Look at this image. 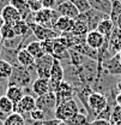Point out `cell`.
<instances>
[{"mask_svg": "<svg viewBox=\"0 0 121 125\" xmlns=\"http://www.w3.org/2000/svg\"><path fill=\"white\" fill-rule=\"evenodd\" d=\"M0 42H2V40H1V35H0Z\"/></svg>", "mask_w": 121, "mask_h": 125, "instance_id": "obj_56", "label": "cell"}, {"mask_svg": "<svg viewBox=\"0 0 121 125\" xmlns=\"http://www.w3.org/2000/svg\"><path fill=\"white\" fill-rule=\"evenodd\" d=\"M71 49L73 51H77L78 53L83 54L84 57H86L88 59H91V60H95L97 62V57H98V51H95L86 45V42H83V43H78L76 46H73Z\"/></svg>", "mask_w": 121, "mask_h": 125, "instance_id": "obj_18", "label": "cell"}, {"mask_svg": "<svg viewBox=\"0 0 121 125\" xmlns=\"http://www.w3.org/2000/svg\"><path fill=\"white\" fill-rule=\"evenodd\" d=\"M11 5L19 12L22 19H24V21L31 13V10H30V7H29V5H28V1L27 0H11Z\"/></svg>", "mask_w": 121, "mask_h": 125, "instance_id": "obj_23", "label": "cell"}, {"mask_svg": "<svg viewBox=\"0 0 121 125\" xmlns=\"http://www.w3.org/2000/svg\"><path fill=\"white\" fill-rule=\"evenodd\" d=\"M2 47L11 49H20L22 48V36H16L15 39L2 41Z\"/></svg>", "mask_w": 121, "mask_h": 125, "instance_id": "obj_37", "label": "cell"}, {"mask_svg": "<svg viewBox=\"0 0 121 125\" xmlns=\"http://www.w3.org/2000/svg\"><path fill=\"white\" fill-rule=\"evenodd\" d=\"M115 28H118V29H120V30H121V13H120V16L118 17V19H116V23H115Z\"/></svg>", "mask_w": 121, "mask_h": 125, "instance_id": "obj_48", "label": "cell"}, {"mask_svg": "<svg viewBox=\"0 0 121 125\" xmlns=\"http://www.w3.org/2000/svg\"><path fill=\"white\" fill-rule=\"evenodd\" d=\"M0 35H1V40H2V41L15 39L16 32H15V29H13V25H12V24L5 23L4 27L0 29Z\"/></svg>", "mask_w": 121, "mask_h": 125, "instance_id": "obj_34", "label": "cell"}, {"mask_svg": "<svg viewBox=\"0 0 121 125\" xmlns=\"http://www.w3.org/2000/svg\"><path fill=\"white\" fill-rule=\"evenodd\" d=\"M79 111V107L77 105L76 100L72 99V100H68L66 102H62L59 106H56L55 108V119H58L59 122H66L67 119H70L72 115L77 114Z\"/></svg>", "mask_w": 121, "mask_h": 125, "instance_id": "obj_4", "label": "cell"}, {"mask_svg": "<svg viewBox=\"0 0 121 125\" xmlns=\"http://www.w3.org/2000/svg\"><path fill=\"white\" fill-rule=\"evenodd\" d=\"M29 118L31 120H35V122H41V120H52L49 118V115L46 113L43 109L40 108H35L32 109L30 113H29Z\"/></svg>", "mask_w": 121, "mask_h": 125, "instance_id": "obj_35", "label": "cell"}, {"mask_svg": "<svg viewBox=\"0 0 121 125\" xmlns=\"http://www.w3.org/2000/svg\"><path fill=\"white\" fill-rule=\"evenodd\" d=\"M31 92L32 94L38 97V96H42L45 94L49 93L50 89H49V79H45V78H36L32 84H31Z\"/></svg>", "mask_w": 121, "mask_h": 125, "instance_id": "obj_14", "label": "cell"}, {"mask_svg": "<svg viewBox=\"0 0 121 125\" xmlns=\"http://www.w3.org/2000/svg\"><path fill=\"white\" fill-rule=\"evenodd\" d=\"M59 15L60 16H64V17H68V18H72V19H77V17L79 16V12L78 10L76 9V6L70 1H64L61 2L59 5H56V9H55Z\"/></svg>", "mask_w": 121, "mask_h": 125, "instance_id": "obj_13", "label": "cell"}, {"mask_svg": "<svg viewBox=\"0 0 121 125\" xmlns=\"http://www.w3.org/2000/svg\"><path fill=\"white\" fill-rule=\"evenodd\" d=\"M53 62H54V58L52 55H48V54H45L42 58L35 60V67H36V76H37V78L49 79Z\"/></svg>", "mask_w": 121, "mask_h": 125, "instance_id": "obj_7", "label": "cell"}, {"mask_svg": "<svg viewBox=\"0 0 121 125\" xmlns=\"http://www.w3.org/2000/svg\"><path fill=\"white\" fill-rule=\"evenodd\" d=\"M70 1L76 6V9L78 10L79 13H85L89 10H91V6L88 0H70Z\"/></svg>", "mask_w": 121, "mask_h": 125, "instance_id": "obj_38", "label": "cell"}, {"mask_svg": "<svg viewBox=\"0 0 121 125\" xmlns=\"http://www.w3.org/2000/svg\"><path fill=\"white\" fill-rule=\"evenodd\" d=\"M29 28L32 30V34L35 36L36 40L38 41H45V40H55L60 36V32H58L54 29H49V28H45L40 24L36 23H30L28 24Z\"/></svg>", "mask_w": 121, "mask_h": 125, "instance_id": "obj_8", "label": "cell"}, {"mask_svg": "<svg viewBox=\"0 0 121 125\" xmlns=\"http://www.w3.org/2000/svg\"><path fill=\"white\" fill-rule=\"evenodd\" d=\"M35 108H36V96L30 95V94H25L23 96V99L19 101V104L15 105L13 112L22 114L25 118L27 115H29V113L31 111Z\"/></svg>", "mask_w": 121, "mask_h": 125, "instance_id": "obj_10", "label": "cell"}, {"mask_svg": "<svg viewBox=\"0 0 121 125\" xmlns=\"http://www.w3.org/2000/svg\"><path fill=\"white\" fill-rule=\"evenodd\" d=\"M112 125H121V122H116V123H110Z\"/></svg>", "mask_w": 121, "mask_h": 125, "instance_id": "obj_51", "label": "cell"}, {"mask_svg": "<svg viewBox=\"0 0 121 125\" xmlns=\"http://www.w3.org/2000/svg\"><path fill=\"white\" fill-rule=\"evenodd\" d=\"M32 82L34 79H32V75L29 71V69L22 65H17V66H13L12 75L7 79V85H17V87L25 89V88L31 87Z\"/></svg>", "mask_w": 121, "mask_h": 125, "instance_id": "obj_1", "label": "cell"}, {"mask_svg": "<svg viewBox=\"0 0 121 125\" xmlns=\"http://www.w3.org/2000/svg\"><path fill=\"white\" fill-rule=\"evenodd\" d=\"M115 104L121 106V93H116L115 95Z\"/></svg>", "mask_w": 121, "mask_h": 125, "instance_id": "obj_46", "label": "cell"}, {"mask_svg": "<svg viewBox=\"0 0 121 125\" xmlns=\"http://www.w3.org/2000/svg\"><path fill=\"white\" fill-rule=\"evenodd\" d=\"M58 104H56V96L55 93L49 92V93L45 94L42 96L36 97V108L43 109L46 113L49 115L50 119H55V108H56Z\"/></svg>", "mask_w": 121, "mask_h": 125, "instance_id": "obj_2", "label": "cell"}, {"mask_svg": "<svg viewBox=\"0 0 121 125\" xmlns=\"http://www.w3.org/2000/svg\"><path fill=\"white\" fill-rule=\"evenodd\" d=\"M55 40L59 41L61 45H64L67 49H71L76 45V36L72 32H61L60 36L58 39H55Z\"/></svg>", "mask_w": 121, "mask_h": 125, "instance_id": "obj_27", "label": "cell"}, {"mask_svg": "<svg viewBox=\"0 0 121 125\" xmlns=\"http://www.w3.org/2000/svg\"><path fill=\"white\" fill-rule=\"evenodd\" d=\"M55 96H56V104H58V106H59L60 104H62V102H66V101H68V100L74 99L76 90H74L72 83H71L70 81L64 79V81L61 82L59 89L55 92Z\"/></svg>", "mask_w": 121, "mask_h": 125, "instance_id": "obj_9", "label": "cell"}, {"mask_svg": "<svg viewBox=\"0 0 121 125\" xmlns=\"http://www.w3.org/2000/svg\"><path fill=\"white\" fill-rule=\"evenodd\" d=\"M110 123H116V122H121V106L115 105L112 111V115H110Z\"/></svg>", "mask_w": 121, "mask_h": 125, "instance_id": "obj_41", "label": "cell"}, {"mask_svg": "<svg viewBox=\"0 0 121 125\" xmlns=\"http://www.w3.org/2000/svg\"><path fill=\"white\" fill-rule=\"evenodd\" d=\"M89 27L85 22L83 21H78L76 19L74 22V25H73V29H72V34L76 35V36H86V34L89 32Z\"/></svg>", "mask_w": 121, "mask_h": 125, "instance_id": "obj_29", "label": "cell"}, {"mask_svg": "<svg viewBox=\"0 0 121 125\" xmlns=\"http://www.w3.org/2000/svg\"><path fill=\"white\" fill-rule=\"evenodd\" d=\"M58 119H52V120H41V122H35L31 120L28 117H25V125H56L58 124Z\"/></svg>", "mask_w": 121, "mask_h": 125, "instance_id": "obj_39", "label": "cell"}, {"mask_svg": "<svg viewBox=\"0 0 121 125\" xmlns=\"http://www.w3.org/2000/svg\"><path fill=\"white\" fill-rule=\"evenodd\" d=\"M74 22L76 19H72V18H68V17H64L60 16L59 19L56 21L55 23V27H54V30H56L58 32H71L73 29V25H74Z\"/></svg>", "mask_w": 121, "mask_h": 125, "instance_id": "obj_17", "label": "cell"}, {"mask_svg": "<svg viewBox=\"0 0 121 125\" xmlns=\"http://www.w3.org/2000/svg\"><path fill=\"white\" fill-rule=\"evenodd\" d=\"M28 1V5L30 7L31 12H38L40 10H42V1L41 0H27Z\"/></svg>", "mask_w": 121, "mask_h": 125, "instance_id": "obj_42", "label": "cell"}, {"mask_svg": "<svg viewBox=\"0 0 121 125\" xmlns=\"http://www.w3.org/2000/svg\"><path fill=\"white\" fill-rule=\"evenodd\" d=\"M109 1H110V2H113V1H115V0H109Z\"/></svg>", "mask_w": 121, "mask_h": 125, "instance_id": "obj_57", "label": "cell"}, {"mask_svg": "<svg viewBox=\"0 0 121 125\" xmlns=\"http://www.w3.org/2000/svg\"><path fill=\"white\" fill-rule=\"evenodd\" d=\"M41 1H42L43 9H49V10L56 9V0H41Z\"/></svg>", "mask_w": 121, "mask_h": 125, "instance_id": "obj_43", "label": "cell"}, {"mask_svg": "<svg viewBox=\"0 0 121 125\" xmlns=\"http://www.w3.org/2000/svg\"><path fill=\"white\" fill-rule=\"evenodd\" d=\"M12 70H13V66L11 64L0 59V78L1 79L7 81L12 75Z\"/></svg>", "mask_w": 121, "mask_h": 125, "instance_id": "obj_32", "label": "cell"}, {"mask_svg": "<svg viewBox=\"0 0 121 125\" xmlns=\"http://www.w3.org/2000/svg\"><path fill=\"white\" fill-rule=\"evenodd\" d=\"M89 4H90L91 9L93 10H97L102 13H106V15H110L112 12V2L109 0H88Z\"/></svg>", "mask_w": 121, "mask_h": 125, "instance_id": "obj_22", "label": "cell"}, {"mask_svg": "<svg viewBox=\"0 0 121 125\" xmlns=\"http://www.w3.org/2000/svg\"><path fill=\"white\" fill-rule=\"evenodd\" d=\"M118 55H119V59H120V62H121V51L118 53Z\"/></svg>", "mask_w": 121, "mask_h": 125, "instance_id": "obj_52", "label": "cell"}, {"mask_svg": "<svg viewBox=\"0 0 121 125\" xmlns=\"http://www.w3.org/2000/svg\"><path fill=\"white\" fill-rule=\"evenodd\" d=\"M52 57L59 62H64V60H68L70 62V52L64 45H61L59 41H54V51Z\"/></svg>", "mask_w": 121, "mask_h": 125, "instance_id": "obj_20", "label": "cell"}, {"mask_svg": "<svg viewBox=\"0 0 121 125\" xmlns=\"http://www.w3.org/2000/svg\"><path fill=\"white\" fill-rule=\"evenodd\" d=\"M0 125H4V123H2V122H1V120H0Z\"/></svg>", "mask_w": 121, "mask_h": 125, "instance_id": "obj_55", "label": "cell"}, {"mask_svg": "<svg viewBox=\"0 0 121 125\" xmlns=\"http://www.w3.org/2000/svg\"><path fill=\"white\" fill-rule=\"evenodd\" d=\"M89 125H112L109 120H104V119H93L91 120Z\"/></svg>", "mask_w": 121, "mask_h": 125, "instance_id": "obj_44", "label": "cell"}, {"mask_svg": "<svg viewBox=\"0 0 121 125\" xmlns=\"http://www.w3.org/2000/svg\"><path fill=\"white\" fill-rule=\"evenodd\" d=\"M18 52H19V49H11V48L2 47L1 48V53H0V59L7 62L12 66H17V65H19L18 59H17Z\"/></svg>", "mask_w": 121, "mask_h": 125, "instance_id": "obj_21", "label": "cell"}, {"mask_svg": "<svg viewBox=\"0 0 121 125\" xmlns=\"http://www.w3.org/2000/svg\"><path fill=\"white\" fill-rule=\"evenodd\" d=\"M114 29H115V25H114V23L112 22V19H110L109 17L106 18V19H102V21L100 22V24L97 25V28H96V30H98L104 36V39H106V41L108 43H109L110 36H112Z\"/></svg>", "mask_w": 121, "mask_h": 125, "instance_id": "obj_16", "label": "cell"}, {"mask_svg": "<svg viewBox=\"0 0 121 125\" xmlns=\"http://www.w3.org/2000/svg\"><path fill=\"white\" fill-rule=\"evenodd\" d=\"M17 59H18L19 65H22L24 67H30V66H32L35 64V58L27 51V48H20L19 49Z\"/></svg>", "mask_w": 121, "mask_h": 125, "instance_id": "obj_25", "label": "cell"}, {"mask_svg": "<svg viewBox=\"0 0 121 125\" xmlns=\"http://www.w3.org/2000/svg\"><path fill=\"white\" fill-rule=\"evenodd\" d=\"M13 109H15V104L5 94L1 95L0 96V111H2L6 114H11L13 113Z\"/></svg>", "mask_w": 121, "mask_h": 125, "instance_id": "obj_30", "label": "cell"}, {"mask_svg": "<svg viewBox=\"0 0 121 125\" xmlns=\"http://www.w3.org/2000/svg\"><path fill=\"white\" fill-rule=\"evenodd\" d=\"M10 4H11V0H0V12L2 11L4 7L9 6Z\"/></svg>", "mask_w": 121, "mask_h": 125, "instance_id": "obj_45", "label": "cell"}, {"mask_svg": "<svg viewBox=\"0 0 121 125\" xmlns=\"http://www.w3.org/2000/svg\"><path fill=\"white\" fill-rule=\"evenodd\" d=\"M4 125H25V118L19 113H11L4 122Z\"/></svg>", "mask_w": 121, "mask_h": 125, "instance_id": "obj_31", "label": "cell"}, {"mask_svg": "<svg viewBox=\"0 0 121 125\" xmlns=\"http://www.w3.org/2000/svg\"><path fill=\"white\" fill-rule=\"evenodd\" d=\"M70 52V64L74 67H79L82 66L86 60H89L86 57H84L83 54L78 53L77 51H73V49H68Z\"/></svg>", "mask_w": 121, "mask_h": 125, "instance_id": "obj_28", "label": "cell"}, {"mask_svg": "<svg viewBox=\"0 0 121 125\" xmlns=\"http://www.w3.org/2000/svg\"><path fill=\"white\" fill-rule=\"evenodd\" d=\"M66 123L68 125H89L90 120L85 112H78L77 114L72 115L70 119H67Z\"/></svg>", "mask_w": 121, "mask_h": 125, "instance_id": "obj_26", "label": "cell"}, {"mask_svg": "<svg viewBox=\"0 0 121 125\" xmlns=\"http://www.w3.org/2000/svg\"><path fill=\"white\" fill-rule=\"evenodd\" d=\"M120 13H121V1L120 0H115V1L112 2V12L109 15V18L112 19V22L114 23V25H115L116 19L120 16Z\"/></svg>", "mask_w": 121, "mask_h": 125, "instance_id": "obj_36", "label": "cell"}, {"mask_svg": "<svg viewBox=\"0 0 121 125\" xmlns=\"http://www.w3.org/2000/svg\"><path fill=\"white\" fill-rule=\"evenodd\" d=\"M0 13H1V16H2L5 23H7V24H12V25H13L16 22H18V21L22 19V17H20V15H19V12L16 10L11 4H10L9 6L4 7L2 11H1Z\"/></svg>", "mask_w": 121, "mask_h": 125, "instance_id": "obj_15", "label": "cell"}, {"mask_svg": "<svg viewBox=\"0 0 121 125\" xmlns=\"http://www.w3.org/2000/svg\"><path fill=\"white\" fill-rule=\"evenodd\" d=\"M108 17L109 16L106 15V13H102V12H100L97 10L91 9V10H89L85 13H79V16L77 17V19L85 22L88 24V27H89V30H96V28L100 24V22L102 19L108 18Z\"/></svg>", "mask_w": 121, "mask_h": 125, "instance_id": "obj_6", "label": "cell"}, {"mask_svg": "<svg viewBox=\"0 0 121 125\" xmlns=\"http://www.w3.org/2000/svg\"><path fill=\"white\" fill-rule=\"evenodd\" d=\"M89 108L91 112V117L96 118L97 114H100L103 109L108 106V96H106L101 92H92L88 100Z\"/></svg>", "mask_w": 121, "mask_h": 125, "instance_id": "obj_5", "label": "cell"}, {"mask_svg": "<svg viewBox=\"0 0 121 125\" xmlns=\"http://www.w3.org/2000/svg\"><path fill=\"white\" fill-rule=\"evenodd\" d=\"M4 24H5V21H4V18H2V16L0 13V29L4 27Z\"/></svg>", "mask_w": 121, "mask_h": 125, "instance_id": "obj_49", "label": "cell"}, {"mask_svg": "<svg viewBox=\"0 0 121 125\" xmlns=\"http://www.w3.org/2000/svg\"><path fill=\"white\" fill-rule=\"evenodd\" d=\"M103 70L112 76H121V62L119 55L115 54L102 62V71Z\"/></svg>", "mask_w": 121, "mask_h": 125, "instance_id": "obj_12", "label": "cell"}, {"mask_svg": "<svg viewBox=\"0 0 121 125\" xmlns=\"http://www.w3.org/2000/svg\"><path fill=\"white\" fill-rule=\"evenodd\" d=\"M115 89H116L118 93H121V77L118 79V82H116V84H115Z\"/></svg>", "mask_w": 121, "mask_h": 125, "instance_id": "obj_47", "label": "cell"}, {"mask_svg": "<svg viewBox=\"0 0 121 125\" xmlns=\"http://www.w3.org/2000/svg\"><path fill=\"white\" fill-rule=\"evenodd\" d=\"M85 42L86 45L95 49V51H98L101 49L103 46H108V42L106 41L104 36L98 30H90L86 36H85Z\"/></svg>", "mask_w": 121, "mask_h": 125, "instance_id": "obj_11", "label": "cell"}, {"mask_svg": "<svg viewBox=\"0 0 121 125\" xmlns=\"http://www.w3.org/2000/svg\"><path fill=\"white\" fill-rule=\"evenodd\" d=\"M13 29H15L16 36H24V35H27L30 31V28H29L28 23L24 19H20V21L16 22L13 24Z\"/></svg>", "mask_w": 121, "mask_h": 125, "instance_id": "obj_33", "label": "cell"}, {"mask_svg": "<svg viewBox=\"0 0 121 125\" xmlns=\"http://www.w3.org/2000/svg\"><path fill=\"white\" fill-rule=\"evenodd\" d=\"M1 48H2V42H0V53H1Z\"/></svg>", "mask_w": 121, "mask_h": 125, "instance_id": "obj_53", "label": "cell"}, {"mask_svg": "<svg viewBox=\"0 0 121 125\" xmlns=\"http://www.w3.org/2000/svg\"><path fill=\"white\" fill-rule=\"evenodd\" d=\"M5 95L15 104H19V101L23 99V96L25 95L24 94V89L20 88V87H17V85H7L6 90H5Z\"/></svg>", "mask_w": 121, "mask_h": 125, "instance_id": "obj_19", "label": "cell"}, {"mask_svg": "<svg viewBox=\"0 0 121 125\" xmlns=\"http://www.w3.org/2000/svg\"><path fill=\"white\" fill-rule=\"evenodd\" d=\"M56 125H68L66 122H58V124Z\"/></svg>", "mask_w": 121, "mask_h": 125, "instance_id": "obj_50", "label": "cell"}, {"mask_svg": "<svg viewBox=\"0 0 121 125\" xmlns=\"http://www.w3.org/2000/svg\"><path fill=\"white\" fill-rule=\"evenodd\" d=\"M2 82H4V79H1V78H0V83H2Z\"/></svg>", "mask_w": 121, "mask_h": 125, "instance_id": "obj_54", "label": "cell"}, {"mask_svg": "<svg viewBox=\"0 0 121 125\" xmlns=\"http://www.w3.org/2000/svg\"><path fill=\"white\" fill-rule=\"evenodd\" d=\"M25 48H27V51L30 53L31 55L35 58V60L40 59V58H42L45 55V52L42 49L41 42L38 40H32L30 42H28V45L25 46Z\"/></svg>", "mask_w": 121, "mask_h": 125, "instance_id": "obj_24", "label": "cell"}, {"mask_svg": "<svg viewBox=\"0 0 121 125\" xmlns=\"http://www.w3.org/2000/svg\"><path fill=\"white\" fill-rule=\"evenodd\" d=\"M54 41L55 40H45V41H40L41 42V46L42 49L45 52V54L48 55H52L53 54V51H54Z\"/></svg>", "mask_w": 121, "mask_h": 125, "instance_id": "obj_40", "label": "cell"}, {"mask_svg": "<svg viewBox=\"0 0 121 125\" xmlns=\"http://www.w3.org/2000/svg\"><path fill=\"white\" fill-rule=\"evenodd\" d=\"M59 12L56 10H49V9H42L38 12L35 13V23L40 24L45 28L54 29L56 21L59 19Z\"/></svg>", "mask_w": 121, "mask_h": 125, "instance_id": "obj_3", "label": "cell"}]
</instances>
